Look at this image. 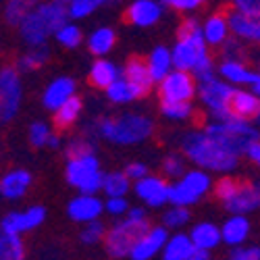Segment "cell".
<instances>
[{"label":"cell","mask_w":260,"mask_h":260,"mask_svg":"<svg viewBox=\"0 0 260 260\" xmlns=\"http://www.w3.org/2000/svg\"><path fill=\"white\" fill-rule=\"evenodd\" d=\"M181 152L193 165L219 175H229L240 165V156L229 152L216 140H212L204 129H189L181 138Z\"/></svg>","instance_id":"1"},{"label":"cell","mask_w":260,"mask_h":260,"mask_svg":"<svg viewBox=\"0 0 260 260\" xmlns=\"http://www.w3.org/2000/svg\"><path fill=\"white\" fill-rule=\"evenodd\" d=\"M69 21V13L64 5H58L54 0H46V3L36 5L23 21L17 25L19 27V38L23 40V44L31 46H44L46 40L56 34L60 25Z\"/></svg>","instance_id":"2"},{"label":"cell","mask_w":260,"mask_h":260,"mask_svg":"<svg viewBox=\"0 0 260 260\" xmlns=\"http://www.w3.org/2000/svg\"><path fill=\"white\" fill-rule=\"evenodd\" d=\"M96 132L102 140L115 146H138L154 134V121L142 113H123L98 121Z\"/></svg>","instance_id":"3"},{"label":"cell","mask_w":260,"mask_h":260,"mask_svg":"<svg viewBox=\"0 0 260 260\" xmlns=\"http://www.w3.org/2000/svg\"><path fill=\"white\" fill-rule=\"evenodd\" d=\"M202 129L212 140L219 142L223 148H227L229 152H233L235 156H244L250 142L260 138V132L252 125V121L237 119V117L210 119Z\"/></svg>","instance_id":"4"},{"label":"cell","mask_w":260,"mask_h":260,"mask_svg":"<svg viewBox=\"0 0 260 260\" xmlns=\"http://www.w3.org/2000/svg\"><path fill=\"white\" fill-rule=\"evenodd\" d=\"M64 179L79 193H98L102 191V165L96 152H83L67 158L64 165Z\"/></svg>","instance_id":"5"},{"label":"cell","mask_w":260,"mask_h":260,"mask_svg":"<svg viewBox=\"0 0 260 260\" xmlns=\"http://www.w3.org/2000/svg\"><path fill=\"white\" fill-rule=\"evenodd\" d=\"M214 181H212V173L200 167L187 169L179 179L171 183V196L169 204H177V206H187L191 208L193 204H198L204 200L208 193L212 191Z\"/></svg>","instance_id":"6"},{"label":"cell","mask_w":260,"mask_h":260,"mask_svg":"<svg viewBox=\"0 0 260 260\" xmlns=\"http://www.w3.org/2000/svg\"><path fill=\"white\" fill-rule=\"evenodd\" d=\"M148 227H150V219H134V216H123V219H119L106 231V237H104L106 254L117 260L127 258L136 240Z\"/></svg>","instance_id":"7"},{"label":"cell","mask_w":260,"mask_h":260,"mask_svg":"<svg viewBox=\"0 0 260 260\" xmlns=\"http://www.w3.org/2000/svg\"><path fill=\"white\" fill-rule=\"evenodd\" d=\"M235 85L225 81L223 77H210L198 81V98L210 119H229L231 115V98Z\"/></svg>","instance_id":"8"},{"label":"cell","mask_w":260,"mask_h":260,"mask_svg":"<svg viewBox=\"0 0 260 260\" xmlns=\"http://www.w3.org/2000/svg\"><path fill=\"white\" fill-rule=\"evenodd\" d=\"M23 102V83H21V71L17 67L0 69V123L13 121Z\"/></svg>","instance_id":"9"},{"label":"cell","mask_w":260,"mask_h":260,"mask_svg":"<svg viewBox=\"0 0 260 260\" xmlns=\"http://www.w3.org/2000/svg\"><path fill=\"white\" fill-rule=\"evenodd\" d=\"M158 96L162 102H191L198 96V79L191 71L173 69L158 81Z\"/></svg>","instance_id":"10"},{"label":"cell","mask_w":260,"mask_h":260,"mask_svg":"<svg viewBox=\"0 0 260 260\" xmlns=\"http://www.w3.org/2000/svg\"><path fill=\"white\" fill-rule=\"evenodd\" d=\"M136 198L146 206V208H165L169 204V196H171V183L167 181V177L162 175H152L148 173L146 177L134 181V189Z\"/></svg>","instance_id":"11"},{"label":"cell","mask_w":260,"mask_h":260,"mask_svg":"<svg viewBox=\"0 0 260 260\" xmlns=\"http://www.w3.org/2000/svg\"><path fill=\"white\" fill-rule=\"evenodd\" d=\"M169 229L160 223V225H150L129 250V260H154L156 256H160L165 242L169 240Z\"/></svg>","instance_id":"12"},{"label":"cell","mask_w":260,"mask_h":260,"mask_svg":"<svg viewBox=\"0 0 260 260\" xmlns=\"http://www.w3.org/2000/svg\"><path fill=\"white\" fill-rule=\"evenodd\" d=\"M44 221H46V208L36 204V206H27L23 210L9 212L7 216H3L0 227H5L7 231H13V233H19V235H25V233H31L38 227H42Z\"/></svg>","instance_id":"13"},{"label":"cell","mask_w":260,"mask_h":260,"mask_svg":"<svg viewBox=\"0 0 260 260\" xmlns=\"http://www.w3.org/2000/svg\"><path fill=\"white\" fill-rule=\"evenodd\" d=\"M102 214H104V200L98 198L96 193H79L67 204V216L79 225L98 221Z\"/></svg>","instance_id":"14"},{"label":"cell","mask_w":260,"mask_h":260,"mask_svg":"<svg viewBox=\"0 0 260 260\" xmlns=\"http://www.w3.org/2000/svg\"><path fill=\"white\" fill-rule=\"evenodd\" d=\"M223 208L229 214H252L254 210H260V181L240 183L233 196L223 202Z\"/></svg>","instance_id":"15"},{"label":"cell","mask_w":260,"mask_h":260,"mask_svg":"<svg viewBox=\"0 0 260 260\" xmlns=\"http://www.w3.org/2000/svg\"><path fill=\"white\" fill-rule=\"evenodd\" d=\"M34 183V177L27 169H11L0 177V196L5 200H23Z\"/></svg>","instance_id":"16"},{"label":"cell","mask_w":260,"mask_h":260,"mask_svg":"<svg viewBox=\"0 0 260 260\" xmlns=\"http://www.w3.org/2000/svg\"><path fill=\"white\" fill-rule=\"evenodd\" d=\"M125 19L136 27H152L162 19L160 0H134L125 11Z\"/></svg>","instance_id":"17"},{"label":"cell","mask_w":260,"mask_h":260,"mask_svg":"<svg viewBox=\"0 0 260 260\" xmlns=\"http://www.w3.org/2000/svg\"><path fill=\"white\" fill-rule=\"evenodd\" d=\"M75 92H77L75 79L69 77V75H60V77L52 79V81L46 85L44 94H42V104H44L46 111L54 113L60 104H64L69 98H73Z\"/></svg>","instance_id":"18"},{"label":"cell","mask_w":260,"mask_h":260,"mask_svg":"<svg viewBox=\"0 0 260 260\" xmlns=\"http://www.w3.org/2000/svg\"><path fill=\"white\" fill-rule=\"evenodd\" d=\"M227 17H229L233 38L244 40V42H252V44L260 46V15H248V13L233 9Z\"/></svg>","instance_id":"19"},{"label":"cell","mask_w":260,"mask_h":260,"mask_svg":"<svg viewBox=\"0 0 260 260\" xmlns=\"http://www.w3.org/2000/svg\"><path fill=\"white\" fill-rule=\"evenodd\" d=\"M250 233H252V223L248 219V214H229L221 225L223 244L229 246L231 250L237 246H244L248 242Z\"/></svg>","instance_id":"20"},{"label":"cell","mask_w":260,"mask_h":260,"mask_svg":"<svg viewBox=\"0 0 260 260\" xmlns=\"http://www.w3.org/2000/svg\"><path fill=\"white\" fill-rule=\"evenodd\" d=\"M216 75L229 81L235 88H244V85H252L258 77V71L250 69L242 58H225L219 67H216Z\"/></svg>","instance_id":"21"},{"label":"cell","mask_w":260,"mask_h":260,"mask_svg":"<svg viewBox=\"0 0 260 260\" xmlns=\"http://www.w3.org/2000/svg\"><path fill=\"white\" fill-rule=\"evenodd\" d=\"M231 115L237 117V119H246V121L258 119V115H260V96L252 88L250 90L235 88L233 98H231Z\"/></svg>","instance_id":"22"},{"label":"cell","mask_w":260,"mask_h":260,"mask_svg":"<svg viewBox=\"0 0 260 260\" xmlns=\"http://www.w3.org/2000/svg\"><path fill=\"white\" fill-rule=\"evenodd\" d=\"M202 34L208 46L221 48L225 42L231 38V25H229V17L214 13L210 17H206V21L202 23Z\"/></svg>","instance_id":"23"},{"label":"cell","mask_w":260,"mask_h":260,"mask_svg":"<svg viewBox=\"0 0 260 260\" xmlns=\"http://www.w3.org/2000/svg\"><path fill=\"white\" fill-rule=\"evenodd\" d=\"M189 237L196 248L200 250H216L223 244V235H221V225H216L212 221H200L189 229Z\"/></svg>","instance_id":"24"},{"label":"cell","mask_w":260,"mask_h":260,"mask_svg":"<svg viewBox=\"0 0 260 260\" xmlns=\"http://www.w3.org/2000/svg\"><path fill=\"white\" fill-rule=\"evenodd\" d=\"M196 246H193L189 233L183 231H171L169 240L165 242V248L160 252V260H189Z\"/></svg>","instance_id":"25"},{"label":"cell","mask_w":260,"mask_h":260,"mask_svg":"<svg viewBox=\"0 0 260 260\" xmlns=\"http://www.w3.org/2000/svg\"><path fill=\"white\" fill-rule=\"evenodd\" d=\"M121 75H123V69L117 67V64L113 60H108L106 56H98V60L92 62L90 73H88L90 83L98 90H106L108 85L115 83Z\"/></svg>","instance_id":"26"},{"label":"cell","mask_w":260,"mask_h":260,"mask_svg":"<svg viewBox=\"0 0 260 260\" xmlns=\"http://www.w3.org/2000/svg\"><path fill=\"white\" fill-rule=\"evenodd\" d=\"M123 77H127L132 81L136 88L146 96L154 85V79L150 75V69H148V62L146 60H140V58H129L123 67Z\"/></svg>","instance_id":"27"},{"label":"cell","mask_w":260,"mask_h":260,"mask_svg":"<svg viewBox=\"0 0 260 260\" xmlns=\"http://www.w3.org/2000/svg\"><path fill=\"white\" fill-rule=\"evenodd\" d=\"M146 62H148V69H150V75H152L154 83H158L160 79H165L173 69H175V64H173V52L167 46L152 48V52L148 54V60Z\"/></svg>","instance_id":"28"},{"label":"cell","mask_w":260,"mask_h":260,"mask_svg":"<svg viewBox=\"0 0 260 260\" xmlns=\"http://www.w3.org/2000/svg\"><path fill=\"white\" fill-rule=\"evenodd\" d=\"M117 44V34L113 27L100 25L88 36V50L98 58V56H108L113 52Z\"/></svg>","instance_id":"29"},{"label":"cell","mask_w":260,"mask_h":260,"mask_svg":"<svg viewBox=\"0 0 260 260\" xmlns=\"http://www.w3.org/2000/svg\"><path fill=\"white\" fill-rule=\"evenodd\" d=\"M25 254L23 235L0 227V260H25Z\"/></svg>","instance_id":"30"},{"label":"cell","mask_w":260,"mask_h":260,"mask_svg":"<svg viewBox=\"0 0 260 260\" xmlns=\"http://www.w3.org/2000/svg\"><path fill=\"white\" fill-rule=\"evenodd\" d=\"M81 111H83V102H81V98L75 94L73 98H69L64 104H60L56 111L52 113L54 125H56L58 129H69V127H73V125L79 121Z\"/></svg>","instance_id":"31"},{"label":"cell","mask_w":260,"mask_h":260,"mask_svg":"<svg viewBox=\"0 0 260 260\" xmlns=\"http://www.w3.org/2000/svg\"><path fill=\"white\" fill-rule=\"evenodd\" d=\"M104 92H106V98L111 100L113 104H129V102H134V100H138V98L144 96V94L136 88V85L129 81L127 77H123V75H121L115 83L108 85Z\"/></svg>","instance_id":"32"},{"label":"cell","mask_w":260,"mask_h":260,"mask_svg":"<svg viewBox=\"0 0 260 260\" xmlns=\"http://www.w3.org/2000/svg\"><path fill=\"white\" fill-rule=\"evenodd\" d=\"M134 189V181L127 177L125 171H111L104 173L102 179V193L108 196H127L129 191Z\"/></svg>","instance_id":"33"},{"label":"cell","mask_w":260,"mask_h":260,"mask_svg":"<svg viewBox=\"0 0 260 260\" xmlns=\"http://www.w3.org/2000/svg\"><path fill=\"white\" fill-rule=\"evenodd\" d=\"M162 225L169 231H181L183 227L189 225L191 221V210L187 206H177V204H169L167 210H162Z\"/></svg>","instance_id":"34"},{"label":"cell","mask_w":260,"mask_h":260,"mask_svg":"<svg viewBox=\"0 0 260 260\" xmlns=\"http://www.w3.org/2000/svg\"><path fill=\"white\" fill-rule=\"evenodd\" d=\"M48 56H50V50H48L46 44H44V46H31L25 54H21V56H19V60H17V69H19L21 73L36 71V69H40L42 64L48 60Z\"/></svg>","instance_id":"35"},{"label":"cell","mask_w":260,"mask_h":260,"mask_svg":"<svg viewBox=\"0 0 260 260\" xmlns=\"http://www.w3.org/2000/svg\"><path fill=\"white\" fill-rule=\"evenodd\" d=\"M40 3H46V0H7V7H5V21L9 25H19L23 17Z\"/></svg>","instance_id":"36"},{"label":"cell","mask_w":260,"mask_h":260,"mask_svg":"<svg viewBox=\"0 0 260 260\" xmlns=\"http://www.w3.org/2000/svg\"><path fill=\"white\" fill-rule=\"evenodd\" d=\"M111 3H115V0H71L67 5V13H69V19L79 21V19L94 15L98 9L111 5Z\"/></svg>","instance_id":"37"},{"label":"cell","mask_w":260,"mask_h":260,"mask_svg":"<svg viewBox=\"0 0 260 260\" xmlns=\"http://www.w3.org/2000/svg\"><path fill=\"white\" fill-rule=\"evenodd\" d=\"M54 40L58 42V44L62 46V48H69V50H73V48H77L81 42H83V34H81V27L75 23L73 19H69L64 25H60L58 29H56V34H54Z\"/></svg>","instance_id":"38"},{"label":"cell","mask_w":260,"mask_h":260,"mask_svg":"<svg viewBox=\"0 0 260 260\" xmlns=\"http://www.w3.org/2000/svg\"><path fill=\"white\" fill-rule=\"evenodd\" d=\"M160 113L169 121L183 123V121H189L193 117V104L191 102H162Z\"/></svg>","instance_id":"39"},{"label":"cell","mask_w":260,"mask_h":260,"mask_svg":"<svg viewBox=\"0 0 260 260\" xmlns=\"http://www.w3.org/2000/svg\"><path fill=\"white\" fill-rule=\"evenodd\" d=\"M106 225L98 219V221H92V223H85L79 231V240L83 246H96L100 242H104V237H106Z\"/></svg>","instance_id":"40"},{"label":"cell","mask_w":260,"mask_h":260,"mask_svg":"<svg viewBox=\"0 0 260 260\" xmlns=\"http://www.w3.org/2000/svg\"><path fill=\"white\" fill-rule=\"evenodd\" d=\"M185 156H183V152L181 154H167L165 158H162V162H160V171H162V175L165 177H169V179H179L183 173L187 171L185 169Z\"/></svg>","instance_id":"41"},{"label":"cell","mask_w":260,"mask_h":260,"mask_svg":"<svg viewBox=\"0 0 260 260\" xmlns=\"http://www.w3.org/2000/svg\"><path fill=\"white\" fill-rule=\"evenodd\" d=\"M50 136H52V129H50L48 123H44V121H34V123L29 125L27 138H29V144H31L34 148H46Z\"/></svg>","instance_id":"42"},{"label":"cell","mask_w":260,"mask_h":260,"mask_svg":"<svg viewBox=\"0 0 260 260\" xmlns=\"http://www.w3.org/2000/svg\"><path fill=\"white\" fill-rule=\"evenodd\" d=\"M129 208H132V204H129L127 196H108L104 200V212L115 216V219H123Z\"/></svg>","instance_id":"43"},{"label":"cell","mask_w":260,"mask_h":260,"mask_svg":"<svg viewBox=\"0 0 260 260\" xmlns=\"http://www.w3.org/2000/svg\"><path fill=\"white\" fill-rule=\"evenodd\" d=\"M237 185H240V181H237V179H233V177H229V175H223L219 181L214 183L212 193L216 196V200H219V202H225L227 198L233 196V191L237 189Z\"/></svg>","instance_id":"44"},{"label":"cell","mask_w":260,"mask_h":260,"mask_svg":"<svg viewBox=\"0 0 260 260\" xmlns=\"http://www.w3.org/2000/svg\"><path fill=\"white\" fill-rule=\"evenodd\" d=\"M83 152H96V146L90 140H83V138H75L69 142L67 146V158L75 156V154H83Z\"/></svg>","instance_id":"45"},{"label":"cell","mask_w":260,"mask_h":260,"mask_svg":"<svg viewBox=\"0 0 260 260\" xmlns=\"http://www.w3.org/2000/svg\"><path fill=\"white\" fill-rule=\"evenodd\" d=\"M233 260H260V248L258 246H237L231 252Z\"/></svg>","instance_id":"46"},{"label":"cell","mask_w":260,"mask_h":260,"mask_svg":"<svg viewBox=\"0 0 260 260\" xmlns=\"http://www.w3.org/2000/svg\"><path fill=\"white\" fill-rule=\"evenodd\" d=\"M125 173H127V177L132 179V181H138V179L146 177L150 171H148V165H146V162H142V160H134V162H129V165L125 167Z\"/></svg>","instance_id":"47"},{"label":"cell","mask_w":260,"mask_h":260,"mask_svg":"<svg viewBox=\"0 0 260 260\" xmlns=\"http://www.w3.org/2000/svg\"><path fill=\"white\" fill-rule=\"evenodd\" d=\"M235 11H242L248 15H260V0H231Z\"/></svg>","instance_id":"48"},{"label":"cell","mask_w":260,"mask_h":260,"mask_svg":"<svg viewBox=\"0 0 260 260\" xmlns=\"http://www.w3.org/2000/svg\"><path fill=\"white\" fill-rule=\"evenodd\" d=\"M202 3H206V0H169V5H167V7H173L175 11L187 13V11H196Z\"/></svg>","instance_id":"49"},{"label":"cell","mask_w":260,"mask_h":260,"mask_svg":"<svg viewBox=\"0 0 260 260\" xmlns=\"http://www.w3.org/2000/svg\"><path fill=\"white\" fill-rule=\"evenodd\" d=\"M244 156H248V160H252L260 169V138H256L254 142H250V146L246 148V154Z\"/></svg>","instance_id":"50"},{"label":"cell","mask_w":260,"mask_h":260,"mask_svg":"<svg viewBox=\"0 0 260 260\" xmlns=\"http://www.w3.org/2000/svg\"><path fill=\"white\" fill-rule=\"evenodd\" d=\"M189 260H212V252H210V250H200V248H196V250H193V254L189 256Z\"/></svg>","instance_id":"51"},{"label":"cell","mask_w":260,"mask_h":260,"mask_svg":"<svg viewBox=\"0 0 260 260\" xmlns=\"http://www.w3.org/2000/svg\"><path fill=\"white\" fill-rule=\"evenodd\" d=\"M46 148H50V150H58V148H60V136L52 134L50 140H48V146H46Z\"/></svg>","instance_id":"52"},{"label":"cell","mask_w":260,"mask_h":260,"mask_svg":"<svg viewBox=\"0 0 260 260\" xmlns=\"http://www.w3.org/2000/svg\"><path fill=\"white\" fill-rule=\"evenodd\" d=\"M250 88H252V90H254V92H256V94L260 96V73H258V77H256V81H254V83L250 85Z\"/></svg>","instance_id":"53"},{"label":"cell","mask_w":260,"mask_h":260,"mask_svg":"<svg viewBox=\"0 0 260 260\" xmlns=\"http://www.w3.org/2000/svg\"><path fill=\"white\" fill-rule=\"evenodd\" d=\"M256 71L260 73V52H258V56H256Z\"/></svg>","instance_id":"54"},{"label":"cell","mask_w":260,"mask_h":260,"mask_svg":"<svg viewBox=\"0 0 260 260\" xmlns=\"http://www.w3.org/2000/svg\"><path fill=\"white\" fill-rule=\"evenodd\" d=\"M54 3H58V5H64V7H67V5L71 3V0H54Z\"/></svg>","instance_id":"55"},{"label":"cell","mask_w":260,"mask_h":260,"mask_svg":"<svg viewBox=\"0 0 260 260\" xmlns=\"http://www.w3.org/2000/svg\"><path fill=\"white\" fill-rule=\"evenodd\" d=\"M160 3H162V5H169V0H160Z\"/></svg>","instance_id":"56"},{"label":"cell","mask_w":260,"mask_h":260,"mask_svg":"<svg viewBox=\"0 0 260 260\" xmlns=\"http://www.w3.org/2000/svg\"><path fill=\"white\" fill-rule=\"evenodd\" d=\"M227 260H233V258H227Z\"/></svg>","instance_id":"57"},{"label":"cell","mask_w":260,"mask_h":260,"mask_svg":"<svg viewBox=\"0 0 260 260\" xmlns=\"http://www.w3.org/2000/svg\"><path fill=\"white\" fill-rule=\"evenodd\" d=\"M258 121H260V115H258Z\"/></svg>","instance_id":"58"}]
</instances>
